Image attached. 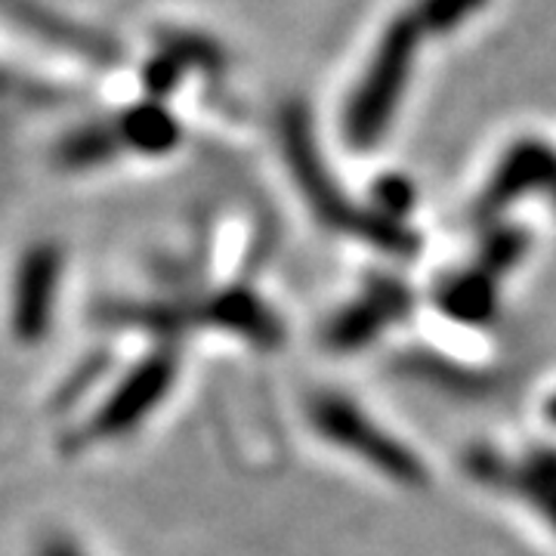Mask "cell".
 Instances as JSON below:
<instances>
[{"mask_svg":"<svg viewBox=\"0 0 556 556\" xmlns=\"http://www.w3.org/2000/svg\"><path fill=\"white\" fill-rule=\"evenodd\" d=\"M424 31L420 20H402L393 28V35L387 38L383 50L378 53V60L371 65L365 84L356 90V97L350 102L346 112V137L353 146L365 149L371 142H378L380 134L387 130L390 115L396 109L402 84L408 75V60H412V47H415L417 35Z\"/></svg>","mask_w":556,"mask_h":556,"instance_id":"277c9868","label":"cell"},{"mask_svg":"<svg viewBox=\"0 0 556 556\" xmlns=\"http://www.w3.org/2000/svg\"><path fill=\"white\" fill-rule=\"evenodd\" d=\"M554 155H547V152H541V149H526V152H519L510 159V164L501 170V177L492 186V192H489V201L492 204H501V201H507V195H514V192H522V189H529L532 182H541V179L547 177L551 170H554Z\"/></svg>","mask_w":556,"mask_h":556,"instance_id":"52a82bcc","label":"cell"},{"mask_svg":"<svg viewBox=\"0 0 556 556\" xmlns=\"http://www.w3.org/2000/svg\"><path fill=\"white\" fill-rule=\"evenodd\" d=\"M306 424L321 442H328L343 455L356 457L358 464L371 467L390 482L399 485L424 482V464L417 460L415 452L350 396L334 390L313 393V399L306 402Z\"/></svg>","mask_w":556,"mask_h":556,"instance_id":"7a4b0ae2","label":"cell"},{"mask_svg":"<svg viewBox=\"0 0 556 556\" xmlns=\"http://www.w3.org/2000/svg\"><path fill=\"white\" fill-rule=\"evenodd\" d=\"M482 7V0H427L424 10L417 13V20L424 28H448L460 22L467 13H473Z\"/></svg>","mask_w":556,"mask_h":556,"instance_id":"ba28073f","label":"cell"},{"mask_svg":"<svg viewBox=\"0 0 556 556\" xmlns=\"http://www.w3.org/2000/svg\"><path fill=\"white\" fill-rule=\"evenodd\" d=\"M551 412H554V417H556V402H554V408H551Z\"/></svg>","mask_w":556,"mask_h":556,"instance_id":"8fae6325","label":"cell"},{"mask_svg":"<svg viewBox=\"0 0 556 556\" xmlns=\"http://www.w3.org/2000/svg\"><path fill=\"white\" fill-rule=\"evenodd\" d=\"M31 556H93L84 541L75 538L72 532H62V529H53L47 535H40V541L35 544V554Z\"/></svg>","mask_w":556,"mask_h":556,"instance_id":"30bf717a","label":"cell"},{"mask_svg":"<svg viewBox=\"0 0 556 556\" xmlns=\"http://www.w3.org/2000/svg\"><path fill=\"white\" fill-rule=\"evenodd\" d=\"M405 303H408V294L402 291V285L375 281L325 325V343L340 353L362 350L368 340L378 338L387 325H393V318L405 313Z\"/></svg>","mask_w":556,"mask_h":556,"instance_id":"8992f818","label":"cell"},{"mask_svg":"<svg viewBox=\"0 0 556 556\" xmlns=\"http://www.w3.org/2000/svg\"><path fill=\"white\" fill-rule=\"evenodd\" d=\"M179 375H182V358L170 343H161L152 353L137 358L105 390V396L93 405L90 417L65 437V448L78 455L87 448L112 445L118 439L139 433L164 408V402L174 396Z\"/></svg>","mask_w":556,"mask_h":556,"instance_id":"6da1fadb","label":"cell"},{"mask_svg":"<svg viewBox=\"0 0 556 556\" xmlns=\"http://www.w3.org/2000/svg\"><path fill=\"white\" fill-rule=\"evenodd\" d=\"M529 492L538 501V507L556 522V460L541 457L529 467Z\"/></svg>","mask_w":556,"mask_h":556,"instance_id":"9c48e42d","label":"cell"},{"mask_svg":"<svg viewBox=\"0 0 556 556\" xmlns=\"http://www.w3.org/2000/svg\"><path fill=\"white\" fill-rule=\"evenodd\" d=\"M68 281V251L56 239H35L22 248L7 281V334L22 350H35L56 331Z\"/></svg>","mask_w":556,"mask_h":556,"instance_id":"3957f363","label":"cell"},{"mask_svg":"<svg viewBox=\"0 0 556 556\" xmlns=\"http://www.w3.org/2000/svg\"><path fill=\"white\" fill-rule=\"evenodd\" d=\"M288 159H291V170L294 179L300 182L303 195L309 201V207L316 211V217L338 229V232H350V236H362L368 241H378L387 251H408V236H402V229L387 223V219L371 217L365 211H358L350 199H343L338 182L328 177V170L318 164L316 152L309 146V139L303 137L300 127H291L288 134Z\"/></svg>","mask_w":556,"mask_h":556,"instance_id":"5b68a950","label":"cell"}]
</instances>
